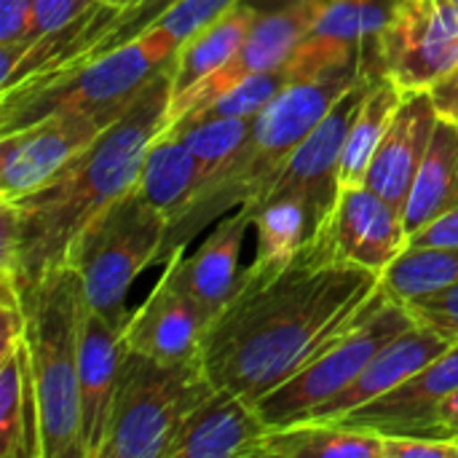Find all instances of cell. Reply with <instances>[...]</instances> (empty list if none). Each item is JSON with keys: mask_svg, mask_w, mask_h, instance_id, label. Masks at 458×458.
Listing matches in <instances>:
<instances>
[{"mask_svg": "<svg viewBox=\"0 0 458 458\" xmlns=\"http://www.w3.org/2000/svg\"><path fill=\"white\" fill-rule=\"evenodd\" d=\"M384 458V440L376 429L344 424L298 421L271 429L260 458Z\"/></svg>", "mask_w": 458, "mask_h": 458, "instance_id": "24", "label": "cell"}, {"mask_svg": "<svg viewBox=\"0 0 458 458\" xmlns=\"http://www.w3.org/2000/svg\"><path fill=\"white\" fill-rule=\"evenodd\" d=\"M174 3H180V0H131L129 5H123L121 11H118V16L110 21V27H107V32L72 64V67H78V64H83V62H89V59H94V56H102V54H107V51H115V48H121V46H126V43H131V40H137L140 35H145ZM70 70V67H67Z\"/></svg>", "mask_w": 458, "mask_h": 458, "instance_id": "33", "label": "cell"}, {"mask_svg": "<svg viewBox=\"0 0 458 458\" xmlns=\"http://www.w3.org/2000/svg\"><path fill=\"white\" fill-rule=\"evenodd\" d=\"M458 70V0H403L365 56V72L432 91Z\"/></svg>", "mask_w": 458, "mask_h": 458, "instance_id": "9", "label": "cell"}, {"mask_svg": "<svg viewBox=\"0 0 458 458\" xmlns=\"http://www.w3.org/2000/svg\"><path fill=\"white\" fill-rule=\"evenodd\" d=\"M177 46L156 27L137 40L62 70L40 83L0 91V134L59 110H123L174 56Z\"/></svg>", "mask_w": 458, "mask_h": 458, "instance_id": "5", "label": "cell"}, {"mask_svg": "<svg viewBox=\"0 0 458 458\" xmlns=\"http://www.w3.org/2000/svg\"><path fill=\"white\" fill-rule=\"evenodd\" d=\"M255 16L258 13L252 8L239 3L231 11H225L217 21L191 35L169 62L172 97L185 94L191 86L201 83L207 75L220 70L244 43Z\"/></svg>", "mask_w": 458, "mask_h": 458, "instance_id": "23", "label": "cell"}, {"mask_svg": "<svg viewBox=\"0 0 458 458\" xmlns=\"http://www.w3.org/2000/svg\"><path fill=\"white\" fill-rule=\"evenodd\" d=\"M255 228H258V255L252 260V271L258 274H276L282 271L298 250L311 239L314 220L309 209L290 199H271L252 209H244Z\"/></svg>", "mask_w": 458, "mask_h": 458, "instance_id": "25", "label": "cell"}, {"mask_svg": "<svg viewBox=\"0 0 458 458\" xmlns=\"http://www.w3.org/2000/svg\"><path fill=\"white\" fill-rule=\"evenodd\" d=\"M301 81L295 67L290 64V59L274 70L266 72H255L244 81H239L233 89L223 91L220 97H215L212 102H207L199 110L185 113V121H199V118H252L258 115L282 89H287L290 83ZM177 118V121H182Z\"/></svg>", "mask_w": 458, "mask_h": 458, "instance_id": "31", "label": "cell"}, {"mask_svg": "<svg viewBox=\"0 0 458 458\" xmlns=\"http://www.w3.org/2000/svg\"><path fill=\"white\" fill-rule=\"evenodd\" d=\"M212 389L201 357L161 362L126 349L102 458H166L180 424Z\"/></svg>", "mask_w": 458, "mask_h": 458, "instance_id": "6", "label": "cell"}, {"mask_svg": "<svg viewBox=\"0 0 458 458\" xmlns=\"http://www.w3.org/2000/svg\"><path fill=\"white\" fill-rule=\"evenodd\" d=\"M102 3H110V5H118V8H123V5H129L131 0H102Z\"/></svg>", "mask_w": 458, "mask_h": 458, "instance_id": "41", "label": "cell"}, {"mask_svg": "<svg viewBox=\"0 0 458 458\" xmlns=\"http://www.w3.org/2000/svg\"><path fill=\"white\" fill-rule=\"evenodd\" d=\"M201 191L204 174L193 150L174 131H158L145 153L137 193L145 201H150L158 212H164L172 225L191 209Z\"/></svg>", "mask_w": 458, "mask_h": 458, "instance_id": "21", "label": "cell"}, {"mask_svg": "<svg viewBox=\"0 0 458 458\" xmlns=\"http://www.w3.org/2000/svg\"><path fill=\"white\" fill-rule=\"evenodd\" d=\"M456 282L458 247H405L381 271V290L403 306Z\"/></svg>", "mask_w": 458, "mask_h": 458, "instance_id": "28", "label": "cell"}, {"mask_svg": "<svg viewBox=\"0 0 458 458\" xmlns=\"http://www.w3.org/2000/svg\"><path fill=\"white\" fill-rule=\"evenodd\" d=\"M384 458H458L456 440L424 435H384Z\"/></svg>", "mask_w": 458, "mask_h": 458, "instance_id": "35", "label": "cell"}, {"mask_svg": "<svg viewBox=\"0 0 458 458\" xmlns=\"http://www.w3.org/2000/svg\"><path fill=\"white\" fill-rule=\"evenodd\" d=\"M458 204V121L440 115L403 209L408 239Z\"/></svg>", "mask_w": 458, "mask_h": 458, "instance_id": "22", "label": "cell"}, {"mask_svg": "<svg viewBox=\"0 0 458 458\" xmlns=\"http://www.w3.org/2000/svg\"><path fill=\"white\" fill-rule=\"evenodd\" d=\"M250 223L252 217L242 209L236 217L217 223L209 239L191 258H182L185 250H177L166 260L177 284L193 298H199L204 306H209L215 314H220L239 290V252Z\"/></svg>", "mask_w": 458, "mask_h": 458, "instance_id": "20", "label": "cell"}, {"mask_svg": "<svg viewBox=\"0 0 458 458\" xmlns=\"http://www.w3.org/2000/svg\"><path fill=\"white\" fill-rule=\"evenodd\" d=\"M268 432L250 400L215 386L185 416L166 458H260Z\"/></svg>", "mask_w": 458, "mask_h": 458, "instance_id": "16", "label": "cell"}, {"mask_svg": "<svg viewBox=\"0 0 458 458\" xmlns=\"http://www.w3.org/2000/svg\"><path fill=\"white\" fill-rule=\"evenodd\" d=\"M454 440H456V443H458V435H456V437H454Z\"/></svg>", "mask_w": 458, "mask_h": 458, "instance_id": "42", "label": "cell"}, {"mask_svg": "<svg viewBox=\"0 0 458 458\" xmlns=\"http://www.w3.org/2000/svg\"><path fill=\"white\" fill-rule=\"evenodd\" d=\"M333 0H301L282 11L258 13L244 43L220 70L207 75L201 83L191 86L185 94L172 97L169 113H166V126H172L185 113L204 107L223 91L233 89L239 81L284 64L295 54V48L311 35V30L317 27L319 16L325 13V8Z\"/></svg>", "mask_w": 458, "mask_h": 458, "instance_id": "13", "label": "cell"}, {"mask_svg": "<svg viewBox=\"0 0 458 458\" xmlns=\"http://www.w3.org/2000/svg\"><path fill=\"white\" fill-rule=\"evenodd\" d=\"M169 220L137 188L102 209L72 242L64 266L75 268L86 303L99 314L129 322L126 293L161 258Z\"/></svg>", "mask_w": 458, "mask_h": 458, "instance_id": "7", "label": "cell"}, {"mask_svg": "<svg viewBox=\"0 0 458 458\" xmlns=\"http://www.w3.org/2000/svg\"><path fill=\"white\" fill-rule=\"evenodd\" d=\"M454 392H458V341L397 389L357 408L338 424L384 435H413Z\"/></svg>", "mask_w": 458, "mask_h": 458, "instance_id": "19", "label": "cell"}, {"mask_svg": "<svg viewBox=\"0 0 458 458\" xmlns=\"http://www.w3.org/2000/svg\"><path fill=\"white\" fill-rule=\"evenodd\" d=\"M27 403H32V384L21 338L0 349V458L38 456L35 432L27 427L32 416L27 413Z\"/></svg>", "mask_w": 458, "mask_h": 458, "instance_id": "26", "label": "cell"}, {"mask_svg": "<svg viewBox=\"0 0 458 458\" xmlns=\"http://www.w3.org/2000/svg\"><path fill=\"white\" fill-rule=\"evenodd\" d=\"M252 118H199V121H174L166 126L174 131L196 156L201 174H204V188L231 164V158L239 153V148L247 142L252 131Z\"/></svg>", "mask_w": 458, "mask_h": 458, "instance_id": "30", "label": "cell"}, {"mask_svg": "<svg viewBox=\"0 0 458 458\" xmlns=\"http://www.w3.org/2000/svg\"><path fill=\"white\" fill-rule=\"evenodd\" d=\"M172 102L169 64L148 81L129 107L43 188L0 201V274L19 293L64 266L81 231L115 199L137 188L145 153L166 129Z\"/></svg>", "mask_w": 458, "mask_h": 458, "instance_id": "2", "label": "cell"}, {"mask_svg": "<svg viewBox=\"0 0 458 458\" xmlns=\"http://www.w3.org/2000/svg\"><path fill=\"white\" fill-rule=\"evenodd\" d=\"M408 311L419 325L445 335L448 341H458V282L435 295L408 303Z\"/></svg>", "mask_w": 458, "mask_h": 458, "instance_id": "34", "label": "cell"}, {"mask_svg": "<svg viewBox=\"0 0 458 458\" xmlns=\"http://www.w3.org/2000/svg\"><path fill=\"white\" fill-rule=\"evenodd\" d=\"M217 314L185 293L166 263L145 303L129 314L123 327L126 349L161 362H188L201 357L204 338Z\"/></svg>", "mask_w": 458, "mask_h": 458, "instance_id": "15", "label": "cell"}, {"mask_svg": "<svg viewBox=\"0 0 458 458\" xmlns=\"http://www.w3.org/2000/svg\"><path fill=\"white\" fill-rule=\"evenodd\" d=\"M378 287V271L317 263L303 250L276 274L244 268L201 346L209 381L255 405L344 335Z\"/></svg>", "mask_w": 458, "mask_h": 458, "instance_id": "1", "label": "cell"}, {"mask_svg": "<svg viewBox=\"0 0 458 458\" xmlns=\"http://www.w3.org/2000/svg\"><path fill=\"white\" fill-rule=\"evenodd\" d=\"M242 5L252 8L255 13H271V11H282V8H290L301 0H239Z\"/></svg>", "mask_w": 458, "mask_h": 458, "instance_id": "40", "label": "cell"}, {"mask_svg": "<svg viewBox=\"0 0 458 458\" xmlns=\"http://www.w3.org/2000/svg\"><path fill=\"white\" fill-rule=\"evenodd\" d=\"M405 247L403 209L360 182L341 185L333 207L301 250L317 263L360 266L381 274Z\"/></svg>", "mask_w": 458, "mask_h": 458, "instance_id": "10", "label": "cell"}, {"mask_svg": "<svg viewBox=\"0 0 458 458\" xmlns=\"http://www.w3.org/2000/svg\"><path fill=\"white\" fill-rule=\"evenodd\" d=\"M437 121L440 110L432 91H405L389 129L376 148V156L365 174V185L397 209H405Z\"/></svg>", "mask_w": 458, "mask_h": 458, "instance_id": "17", "label": "cell"}, {"mask_svg": "<svg viewBox=\"0 0 458 458\" xmlns=\"http://www.w3.org/2000/svg\"><path fill=\"white\" fill-rule=\"evenodd\" d=\"M365 72V59H352L333 67L317 78H303L282 89L252 121V131L231 164L196 196L191 209L166 228L161 263H166L177 250L207 228L212 220L223 217L231 207L258 201L274 182L293 150L317 129L319 121L333 110V105L352 89V83Z\"/></svg>", "mask_w": 458, "mask_h": 458, "instance_id": "3", "label": "cell"}, {"mask_svg": "<svg viewBox=\"0 0 458 458\" xmlns=\"http://www.w3.org/2000/svg\"><path fill=\"white\" fill-rule=\"evenodd\" d=\"M378 78L381 75L362 72L352 83V89L333 105L325 121H319L317 129L293 150V156L284 161L274 182L266 188V193L242 209H252L271 199H290V201L303 204L314 225H319L341 191V156H344L349 129Z\"/></svg>", "mask_w": 458, "mask_h": 458, "instance_id": "12", "label": "cell"}, {"mask_svg": "<svg viewBox=\"0 0 458 458\" xmlns=\"http://www.w3.org/2000/svg\"><path fill=\"white\" fill-rule=\"evenodd\" d=\"M413 435L454 440L458 435V392H454L451 397H445V400L435 408V413H432Z\"/></svg>", "mask_w": 458, "mask_h": 458, "instance_id": "38", "label": "cell"}, {"mask_svg": "<svg viewBox=\"0 0 458 458\" xmlns=\"http://www.w3.org/2000/svg\"><path fill=\"white\" fill-rule=\"evenodd\" d=\"M97 3L99 0H32V19H30V30H27L24 40L19 46H0V86L11 78L19 56L30 46H35L48 32H56V30L67 27L70 21L81 19Z\"/></svg>", "mask_w": 458, "mask_h": 458, "instance_id": "32", "label": "cell"}, {"mask_svg": "<svg viewBox=\"0 0 458 458\" xmlns=\"http://www.w3.org/2000/svg\"><path fill=\"white\" fill-rule=\"evenodd\" d=\"M123 110H59L0 134V201H13L43 188Z\"/></svg>", "mask_w": 458, "mask_h": 458, "instance_id": "11", "label": "cell"}, {"mask_svg": "<svg viewBox=\"0 0 458 458\" xmlns=\"http://www.w3.org/2000/svg\"><path fill=\"white\" fill-rule=\"evenodd\" d=\"M400 3L403 0H333L311 30V38L341 54L368 56Z\"/></svg>", "mask_w": 458, "mask_h": 458, "instance_id": "29", "label": "cell"}, {"mask_svg": "<svg viewBox=\"0 0 458 458\" xmlns=\"http://www.w3.org/2000/svg\"><path fill=\"white\" fill-rule=\"evenodd\" d=\"M32 0H0V46H19L30 30Z\"/></svg>", "mask_w": 458, "mask_h": 458, "instance_id": "36", "label": "cell"}, {"mask_svg": "<svg viewBox=\"0 0 458 458\" xmlns=\"http://www.w3.org/2000/svg\"><path fill=\"white\" fill-rule=\"evenodd\" d=\"M413 325L416 319L411 317L408 306L392 301L378 287L368 311L344 335H338L293 378H287L255 403L260 419L271 429L298 424L309 411L349 386L389 341H394Z\"/></svg>", "mask_w": 458, "mask_h": 458, "instance_id": "8", "label": "cell"}, {"mask_svg": "<svg viewBox=\"0 0 458 458\" xmlns=\"http://www.w3.org/2000/svg\"><path fill=\"white\" fill-rule=\"evenodd\" d=\"M432 97H435L440 115H448V118L458 121V70L448 81H443L437 89H432Z\"/></svg>", "mask_w": 458, "mask_h": 458, "instance_id": "39", "label": "cell"}, {"mask_svg": "<svg viewBox=\"0 0 458 458\" xmlns=\"http://www.w3.org/2000/svg\"><path fill=\"white\" fill-rule=\"evenodd\" d=\"M405 91L389 78V75H381L370 94L365 97L352 129H349V137H346V145H344V156H341V185H360L365 182V174H368V166L376 156V148L384 137V131L389 129L400 102H403Z\"/></svg>", "mask_w": 458, "mask_h": 458, "instance_id": "27", "label": "cell"}, {"mask_svg": "<svg viewBox=\"0 0 458 458\" xmlns=\"http://www.w3.org/2000/svg\"><path fill=\"white\" fill-rule=\"evenodd\" d=\"M451 344L454 341H448L445 335L416 322L413 327L400 333L394 341H389L349 386H344L335 397H330L327 403L309 411L301 421L338 424L344 416L354 413L357 408L397 389L403 381H408L421 368H427L435 357L448 352Z\"/></svg>", "mask_w": 458, "mask_h": 458, "instance_id": "18", "label": "cell"}, {"mask_svg": "<svg viewBox=\"0 0 458 458\" xmlns=\"http://www.w3.org/2000/svg\"><path fill=\"white\" fill-rule=\"evenodd\" d=\"M408 247H458V204L408 239Z\"/></svg>", "mask_w": 458, "mask_h": 458, "instance_id": "37", "label": "cell"}, {"mask_svg": "<svg viewBox=\"0 0 458 458\" xmlns=\"http://www.w3.org/2000/svg\"><path fill=\"white\" fill-rule=\"evenodd\" d=\"M126 322H115L97 309L81 303L78 317V392H81V443L83 458H102L121 362L126 354Z\"/></svg>", "mask_w": 458, "mask_h": 458, "instance_id": "14", "label": "cell"}, {"mask_svg": "<svg viewBox=\"0 0 458 458\" xmlns=\"http://www.w3.org/2000/svg\"><path fill=\"white\" fill-rule=\"evenodd\" d=\"M27 314L24 346L32 384L38 458H83L78 392V317L83 284L59 266L19 293Z\"/></svg>", "mask_w": 458, "mask_h": 458, "instance_id": "4", "label": "cell"}]
</instances>
